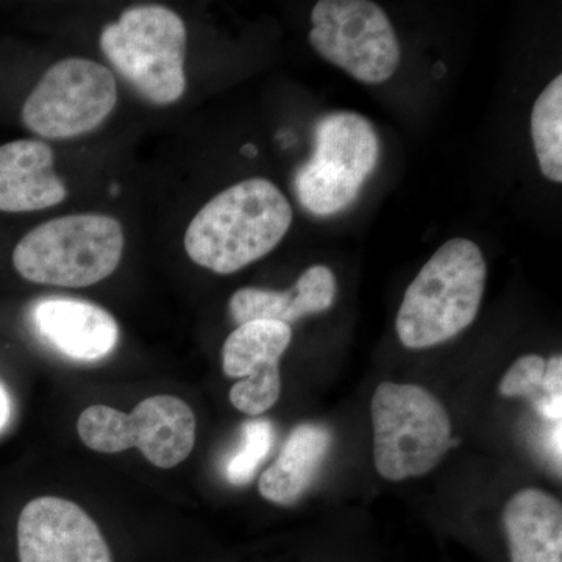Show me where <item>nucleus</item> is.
Returning a JSON list of instances; mask_svg holds the SVG:
<instances>
[{"mask_svg": "<svg viewBox=\"0 0 562 562\" xmlns=\"http://www.w3.org/2000/svg\"><path fill=\"white\" fill-rule=\"evenodd\" d=\"M291 224V203L271 180H243L192 217L184 250L201 268L228 276L271 254Z\"/></svg>", "mask_w": 562, "mask_h": 562, "instance_id": "1", "label": "nucleus"}, {"mask_svg": "<svg viewBox=\"0 0 562 562\" xmlns=\"http://www.w3.org/2000/svg\"><path fill=\"white\" fill-rule=\"evenodd\" d=\"M486 284V261L471 239H450L420 269L403 295L395 330L406 349L453 339L475 321Z\"/></svg>", "mask_w": 562, "mask_h": 562, "instance_id": "2", "label": "nucleus"}, {"mask_svg": "<svg viewBox=\"0 0 562 562\" xmlns=\"http://www.w3.org/2000/svg\"><path fill=\"white\" fill-rule=\"evenodd\" d=\"M124 246V228L116 217L69 214L29 232L14 247L13 266L32 283L87 288L116 271Z\"/></svg>", "mask_w": 562, "mask_h": 562, "instance_id": "3", "label": "nucleus"}, {"mask_svg": "<svg viewBox=\"0 0 562 562\" xmlns=\"http://www.w3.org/2000/svg\"><path fill=\"white\" fill-rule=\"evenodd\" d=\"M371 416L373 461L390 482L427 475L457 443L446 406L417 384L380 383Z\"/></svg>", "mask_w": 562, "mask_h": 562, "instance_id": "4", "label": "nucleus"}, {"mask_svg": "<svg viewBox=\"0 0 562 562\" xmlns=\"http://www.w3.org/2000/svg\"><path fill=\"white\" fill-rule=\"evenodd\" d=\"M187 43L183 20L161 5L132 7L101 33L103 55L154 105H171L183 98Z\"/></svg>", "mask_w": 562, "mask_h": 562, "instance_id": "5", "label": "nucleus"}, {"mask_svg": "<svg viewBox=\"0 0 562 562\" xmlns=\"http://www.w3.org/2000/svg\"><path fill=\"white\" fill-rule=\"evenodd\" d=\"M380 160V138L371 121L353 111H333L317 121L314 154L295 172L303 209L331 216L357 201Z\"/></svg>", "mask_w": 562, "mask_h": 562, "instance_id": "6", "label": "nucleus"}, {"mask_svg": "<svg viewBox=\"0 0 562 562\" xmlns=\"http://www.w3.org/2000/svg\"><path fill=\"white\" fill-rule=\"evenodd\" d=\"M195 428L191 406L173 395L146 398L131 414L105 405L90 406L77 420V431L88 449L121 453L136 447L160 469L177 468L190 457Z\"/></svg>", "mask_w": 562, "mask_h": 562, "instance_id": "7", "label": "nucleus"}, {"mask_svg": "<svg viewBox=\"0 0 562 562\" xmlns=\"http://www.w3.org/2000/svg\"><path fill=\"white\" fill-rule=\"evenodd\" d=\"M308 40L324 60L364 85L390 80L402 50L390 16L369 0H322Z\"/></svg>", "mask_w": 562, "mask_h": 562, "instance_id": "8", "label": "nucleus"}, {"mask_svg": "<svg viewBox=\"0 0 562 562\" xmlns=\"http://www.w3.org/2000/svg\"><path fill=\"white\" fill-rule=\"evenodd\" d=\"M116 103V79L109 68L66 58L41 77L22 106V121L41 138H77L101 127Z\"/></svg>", "mask_w": 562, "mask_h": 562, "instance_id": "9", "label": "nucleus"}, {"mask_svg": "<svg viewBox=\"0 0 562 562\" xmlns=\"http://www.w3.org/2000/svg\"><path fill=\"white\" fill-rule=\"evenodd\" d=\"M291 325L251 321L239 325L222 347V369L233 384L231 402L247 416H260L280 398V358L290 347Z\"/></svg>", "mask_w": 562, "mask_h": 562, "instance_id": "10", "label": "nucleus"}, {"mask_svg": "<svg viewBox=\"0 0 562 562\" xmlns=\"http://www.w3.org/2000/svg\"><path fill=\"white\" fill-rule=\"evenodd\" d=\"M20 562H113L98 524L76 503L38 497L18 520Z\"/></svg>", "mask_w": 562, "mask_h": 562, "instance_id": "11", "label": "nucleus"}, {"mask_svg": "<svg viewBox=\"0 0 562 562\" xmlns=\"http://www.w3.org/2000/svg\"><path fill=\"white\" fill-rule=\"evenodd\" d=\"M40 335L74 361H99L116 349L117 322L106 310L77 299H46L33 310Z\"/></svg>", "mask_w": 562, "mask_h": 562, "instance_id": "12", "label": "nucleus"}, {"mask_svg": "<svg viewBox=\"0 0 562 562\" xmlns=\"http://www.w3.org/2000/svg\"><path fill=\"white\" fill-rule=\"evenodd\" d=\"M54 165V150L43 140L18 139L0 146V211L29 213L65 201L68 190Z\"/></svg>", "mask_w": 562, "mask_h": 562, "instance_id": "13", "label": "nucleus"}, {"mask_svg": "<svg viewBox=\"0 0 562 562\" xmlns=\"http://www.w3.org/2000/svg\"><path fill=\"white\" fill-rule=\"evenodd\" d=\"M336 295L335 273L327 266H312L288 291L243 288L232 295L228 313L236 324L277 321L291 325L310 314L327 312Z\"/></svg>", "mask_w": 562, "mask_h": 562, "instance_id": "14", "label": "nucleus"}, {"mask_svg": "<svg viewBox=\"0 0 562 562\" xmlns=\"http://www.w3.org/2000/svg\"><path fill=\"white\" fill-rule=\"evenodd\" d=\"M512 562H562V506L549 492L528 487L503 512Z\"/></svg>", "mask_w": 562, "mask_h": 562, "instance_id": "15", "label": "nucleus"}, {"mask_svg": "<svg viewBox=\"0 0 562 562\" xmlns=\"http://www.w3.org/2000/svg\"><path fill=\"white\" fill-rule=\"evenodd\" d=\"M331 447V432L317 424H301L291 431L279 458L262 472L258 490L276 505L291 506L312 486Z\"/></svg>", "mask_w": 562, "mask_h": 562, "instance_id": "16", "label": "nucleus"}, {"mask_svg": "<svg viewBox=\"0 0 562 562\" xmlns=\"http://www.w3.org/2000/svg\"><path fill=\"white\" fill-rule=\"evenodd\" d=\"M531 138L539 168L547 179L562 181V76L539 94L531 111Z\"/></svg>", "mask_w": 562, "mask_h": 562, "instance_id": "17", "label": "nucleus"}, {"mask_svg": "<svg viewBox=\"0 0 562 562\" xmlns=\"http://www.w3.org/2000/svg\"><path fill=\"white\" fill-rule=\"evenodd\" d=\"M276 430L268 419L249 420L243 425L241 442L225 464V476L235 486L249 484L262 461L271 453Z\"/></svg>", "mask_w": 562, "mask_h": 562, "instance_id": "18", "label": "nucleus"}, {"mask_svg": "<svg viewBox=\"0 0 562 562\" xmlns=\"http://www.w3.org/2000/svg\"><path fill=\"white\" fill-rule=\"evenodd\" d=\"M543 373L546 360L539 355H524L513 362L501 382L503 397H527L532 405H539L543 398Z\"/></svg>", "mask_w": 562, "mask_h": 562, "instance_id": "19", "label": "nucleus"}, {"mask_svg": "<svg viewBox=\"0 0 562 562\" xmlns=\"http://www.w3.org/2000/svg\"><path fill=\"white\" fill-rule=\"evenodd\" d=\"M536 412L550 422H561L562 416V358L554 355L546 361L543 373V398Z\"/></svg>", "mask_w": 562, "mask_h": 562, "instance_id": "20", "label": "nucleus"}, {"mask_svg": "<svg viewBox=\"0 0 562 562\" xmlns=\"http://www.w3.org/2000/svg\"><path fill=\"white\" fill-rule=\"evenodd\" d=\"M11 414H13V408H11L9 391L0 383V432L5 430L7 425L10 424Z\"/></svg>", "mask_w": 562, "mask_h": 562, "instance_id": "21", "label": "nucleus"}]
</instances>
